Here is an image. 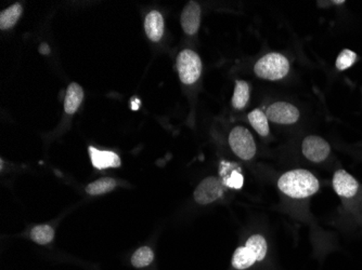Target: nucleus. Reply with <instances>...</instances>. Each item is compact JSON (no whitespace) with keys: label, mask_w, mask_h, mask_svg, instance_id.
I'll use <instances>...</instances> for the list:
<instances>
[{"label":"nucleus","mask_w":362,"mask_h":270,"mask_svg":"<svg viewBox=\"0 0 362 270\" xmlns=\"http://www.w3.org/2000/svg\"><path fill=\"white\" fill-rule=\"evenodd\" d=\"M84 99V91L77 83H71L66 90L64 99V111L69 115L76 113L81 102Z\"/></svg>","instance_id":"4468645a"},{"label":"nucleus","mask_w":362,"mask_h":270,"mask_svg":"<svg viewBox=\"0 0 362 270\" xmlns=\"http://www.w3.org/2000/svg\"><path fill=\"white\" fill-rule=\"evenodd\" d=\"M303 157L313 164H322L329 161L332 155L330 143L322 137L310 134L304 137L300 146Z\"/></svg>","instance_id":"0eeeda50"},{"label":"nucleus","mask_w":362,"mask_h":270,"mask_svg":"<svg viewBox=\"0 0 362 270\" xmlns=\"http://www.w3.org/2000/svg\"><path fill=\"white\" fill-rule=\"evenodd\" d=\"M291 64L284 54L269 52L262 56L254 65V73L260 79L278 81L286 78L290 73Z\"/></svg>","instance_id":"20e7f679"},{"label":"nucleus","mask_w":362,"mask_h":270,"mask_svg":"<svg viewBox=\"0 0 362 270\" xmlns=\"http://www.w3.org/2000/svg\"><path fill=\"white\" fill-rule=\"evenodd\" d=\"M40 52L44 56H48L50 54V47L47 44H42L40 46Z\"/></svg>","instance_id":"4be33fe9"},{"label":"nucleus","mask_w":362,"mask_h":270,"mask_svg":"<svg viewBox=\"0 0 362 270\" xmlns=\"http://www.w3.org/2000/svg\"><path fill=\"white\" fill-rule=\"evenodd\" d=\"M357 216L359 217L360 219H361L362 222V202L361 204H360L359 210H358Z\"/></svg>","instance_id":"b1692460"},{"label":"nucleus","mask_w":362,"mask_h":270,"mask_svg":"<svg viewBox=\"0 0 362 270\" xmlns=\"http://www.w3.org/2000/svg\"><path fill=\"white\" fill-rule=\"evenodd\" d=\"M225 192V185L219 176H209L199 183L193 192V198L197 204L207 206L221 200Z\"/></svg>","instance_id":"6e6552de"},{"label":"nucleus","mask_w":362,"mask_h":270,"mask_svg":"<svg viewBox=\"0 0 362 270\" xmlns=\"http://www.w3.org/2000/svg\"><path fill=\"white\" fill-rule=\"evenodd\" d=\"M177 70L179 79L185 85H193L202 74V61L197 52L185 49L177 56Z\"/></svg>","instance_id":"423d86ee"},{"label":"nucleus","mask_w":362,"mask_h":270,"mask_svg":"<svg viewBox=\"0 0 362 270\" xmlns=\"http://www.w3.org/2000/svg\"><path fill=\"white\" fill-rule=\"evenodd\" d=\"M22 12H23V8L20 4H14L11 7L1 11V13H0V28L5 30L13 27L16 22L19 21Z\"/></svg>","instance_id":"a211bd4d"},{"label":"nucleus","mask_w":362,"mask_h":270,"mask_svg":"<svg viewBox=\"0 0 362 270\" xmlns=\"http://www.w3.org/2000/svg\"><path fill=\"white\" fill-rule=\"evenodd\" d=\"M276 188L290 200L306 201L320 190L321 183L309 170L293 168L279 176Z\"/></svg>","instance_id":"f257e3e1"},{"label":"nucleus","mask_w":362,"mask_h":270,"mask_svg":"<svg viewBox=\"0 0 362 270\" xmlns=\"http://www.w3.org/2000/svg\"><path fill=\"white\" fill-rule=\"evenodd\" d=\"M180 22L187 35H195L201 24L200 5L195 1H190L181 12Z\"/></svg>","instance_id":"9d476101"},{"label":"nucleus","mask_w":362,"mask_h":270,"mask_svg":"<svg viewBox=\"0 0 362 270\" xmlns=\"http://www.w3.org/2000/svg\"><path fill=\"white\" fill-rule=\"evenodd\" d=\"M332 188L343 208L357 215L362 202V185L359 180L344 168H337L332 176Z\"/></svg>","instance_id":"7ed1b4c3"},{"label":"nucleus","mask_w":362,"mask_h":270,"mask_svg":"<svg viewBox=\"0 0 362 270\" xmlns=\"http://www.w3.org/2000/svg\"><path fill=\"white\" fill-rule=\"evenodd\" d=\"M228 143L233 153L243 161H251L256 157L257 146L250 130L245 127L233 128L229 133Z\"/></svg>","instance_id":"39448f33"},{"label":"nucleus","mask_w":362,"mask_h":270,"mask_svg":"<svg viewBox=\"0 0 362 270\" xmlns=\"http://www.w3.org/2000/svg\"><path fill=\"white\" fill-rule=\"evenodd\" d=\"M250 123L253 129L257 132L258 135L262 137H267L270 133L269 119L266 113L262 109H256L247 115Z\"/></svg>","instance_id":"2eb2a0df"},{"label":"nucleus","mask_w":362,"mask_h":270,"mask_svg":"<svg viewBox=\"0 0 362 270\" xmlns=\"http://www.w3.org/2000/svg\"><path fill=\"white\" fill-rule=\"evenodd\" d=\"M358 61V54L356 52L351 51L349 49H344L339 52L337 56V61H335V68L339 72H344L353 67Z\"/></svg>","instance_id":"412c9836"},{"label":"nucleus","mask_w":362,"mask_h":270,"mask_svg":"<svg viewBox=\"0 0 362 270\" xmlns=\"http://www.w3.org/2000/svg\"><path fill=\"white\" fill-rule=\"evenodd\" d=\"M250 97H251V89L249 83L245 80L235 81V92L231 99L233 109L238 111L245 109L246 105L249 104Z\"/></svg>","instance_id":"dca6fc26"},{"label":"nucleus","mask_w":362,"mask_h":270,"mask_svg":"<svg viewBox=\"0 0 362 270\" xmlns=\"http://www.w3.org/2000/svg\"><path fill=\"white\" fill-rule=\"evenodd\" d=\"M117 180L112 178H103L87 185L86 192L90 196H100L112 192L117 188Z\"/></svg>","instance_id":"aec40b11"},{"label":"nucleus","mask_w":362,"mask_h":270,"mask_svg":"<svg viewBox=\"0 0 362 270\" xmlns=\"http://www.w3.org/2000/svg\"><path fill=\"white\" fill-rule=\"evenodd\" d=\"M219 178L223 180L226 188L240 190L243 186V174L237 164L221 161V168H219Z\"/></svg>","instance_id":"9b49d317"},{"label":"nucleus","mask_w":362,"mask_h":270,"mask_svg":"<svg viewBox=\"0 0 362 270\" xmlns=\"http://www.w3.org/2000/svg\"><path fill=\"white\" fill-rule=\"evenodd\" d=\"M269 257V243L262 233H252L235 250L230 263L231 270H252L265 264Z\"/></svg>","instance_id":"f03ea898"},{"label":"nucleus","mask_w":362,"mask_h":270,"mask_svg":"<svg viewBox=\"0 0 362 270\" xmlns=\"http://www.w3.org/2000/svg\"><path fill=\"white\" fill-rule=\"evenodd\" d=\"M140 107V101L138 97H133V99H132V109L133 111H138Z\"/></svg>","instance_id":"5701e85b"},{"label":"nucleus","mask_w":362,"mask_h":270,"mask_svg":"<svg viewBox=\"0 0 362 270\" xmlns=\"http://www.w3.org/2000/svg\"><path fill=\"white\" fill-rule=\"evenodd\" d=\"M144 30L151 42H160L164 34V19L162 14L158 11L150 12L144 20Z\"/></svg>","instance_id":"ddd939ff"},{"label":"nucleus","mask_w":362,"mask_h":270,"mask_svg":"<svg viewBox=\"0 0 362 270\" xmlns=\"http://www.w3.org/2000/svg\"><path fill=\"white\" fill-rule=\"evenodd\" d=\"M266 115L272 123L276 125H290L300 121V111L298 107L291 103L278 101L267 107Z\"/></svg>","instance_id":"1a4fd4ad"},{"label":"nucleus","mask_w":362,"mask_h":270,"mask_svg":"<svg viewBox=\"0 0 362 270\" xmlns=\"http://www.w3.org/2000/svg\"><path fill=\"white\" fill-rule=\"evenodd\" d=\"M154 259H156V254L153 249L148 245H144L134 252V254L130 257V264L137 269H142L152 265Z\"/></svg>","instance_id":"f3484780"},{"label":"nucleus","mask_w":362,"mask_h":270,"mask_svg":"<svg viewBox=\"0 0 362 270\" xmlns=\"http://www.w3.org/2000/svg\"><path fill=\"white\" fill-rule=\"evenodd\" d=\"M89 156H90L91 164L98 170H105L109 168H119L121 166V158L114 152L110 150L97 149L95 147L88 148Z\"/></svg>","instance_id":"f8f14e48"},{"label":"nucleus","mask_w":362,"mask_h":270,"mask_svg":"<svg viewBox=\"0 0 362 270\" xmlns=\"http://www.w3.org/2000/svg\"><path fill=\"white\" fill-rule=\"evenodd\" d=\"M30 239L40 245L52 243L54 239V229L50 225L42 224L34 226L30 231Z\"/></svg>","instance_id":"6ab92c4d"}]
</instances>
